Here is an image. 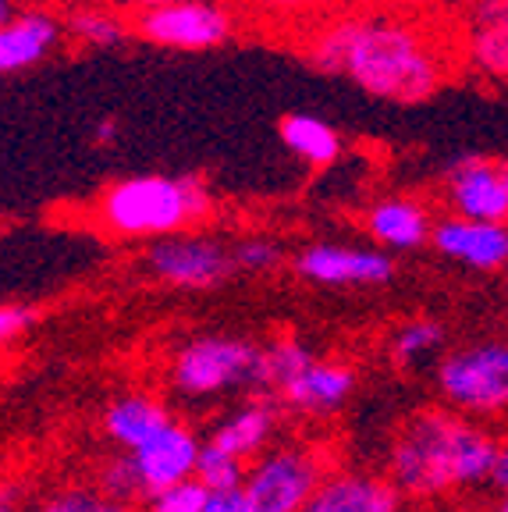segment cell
<instances>
[{"label": "cell", "mask_w": 508, "mask_h": 512, "mask_svg": "<svg viewBox=\"0 0 508 512\" xmlns=\"http://www.w3.org/2000/svg\"><path fill=\"white\" fill-rule=\"evenodd\" d=\"M203 512H256V509L249 502L246 488H235V491H214V495H207Z\"/></svg>", "instance_id": "cell-30"}, {"label": "cell", "mask_w": 508, "mask_h": 512, "mask_svg": "<svg viewBox=\"0 0 508 512\" xmlns=\"http://www.w3.org/2000/svg\"><path fill=\"white\" fill-rule=\"evenodd\" d=\"M36 512H132L128 505H118L104 498L100 491H61V495L47 498Z\"/></svg>", "instance_id": "cell-26"}, {"label": "cell", "mask_w": 508, "mask_h": 512, "mask_svg": "<svg viewBox=\"0 0 508 512\" xmlns=\"http://www.w3.org/2000/svg\"><path fill=\"white\" fill-rule=\"evenodd\" d=\"M210 214V192L199 178L143 175L114 182L100 196V221L118 235H164L171 239L185 224Z\"/></svg>", "instance_id": "cell-3"}, {"label": "cell", "mask_w": 508, "mask_h": 512, "mask_svg": "<svg viewBox=\"0 0 508 512\" xmlns=\"http://www.w3.org/2000/svg\"><path fill=\"white\" fill-rule=\"evenodd\" d=\"M32 324L29 306H0V345L18 338Z\"/></svg>", "instance_id": "cell-29"}, {"label": "cell", "mask_w": 508, "mask_h": 512, "mask_svg": "<svg viewBox=\"0 0 508 512\" xmlns=\"http://www.w3.org/2000/svg\"><path fill=\"white\" fill-rule=\"evenodd\" d=\"M352 388H356V374H352L349 367L313 360L310 367L299 370L278 395L288 406L306 409V413H331V409L345 406Z\"/></svg>", "instance_id": "cell-16"}, {"label": "cell", "mask_w": 508, "mask_h": 512, "mask_svg": "<svg viewBox=\"0 0 508 512\" xmlns=\"http://www.w3.org/2000/svg\"><path fill=\"white\" fill-rule=\"evenodd\" d=\"M445 200L455 217L508 224V178L501 164L487 157H459L448 164Z\"/></svg>", "instance_id": "cell-9"}, {"label": "cell", "mask_w": 508, "mask_h": 512, "mask_svg": "<svg viewBox=\"0 0 508 512\" xmlns=\"http://www.w3.org/2000/svg\"><path fill=\"white\" fill-rule=\"evenodd\" d=\"M231 260H235V267H246V271H270V267L281 264V246L270 239H242L231 249Z\"/></svg>", "instance_id": "cell-27"}, {"label": "cell", "mask_w": 508, "mask_h": 512, "mask_svg": "<svg viewBox=\"0 0 508 512\" xmlns=\"http://www.w3.org/2000/svg\"><path fill=\"white\" fill-rule=\"evenodd\" d=\"M239 18L228 4L217 0H185V4H171V8L157 11H139L132 18V36L157 43V47H175V50H210L217 43L231 40Z\"/></svg>", "instance_id": "cell-6"}, {"label": "cell", "mask_w": 508, "mask_h": 512, "mask_svg": "<svg viewBox=\"0 0 508 512\" xmlns=\"http://www.w3.org/2000/svg\"><path fill=\"white\" fill-rule=\"evenodd\" d=\"M324 484V459L313 448H285L260 459L246 477L256 512H302Z\"/></svg>", "instance_id": "cell-7"}, {"label": "cell", "mask_w": 508, "mask_h": 512, "mask_svg": "<svg viewBox=\"0 0 508 512\" xmlns=\"http://www.w3.org/2000/svg\"><path fill=\"white\" fill-rule=\"evenodd\" d=\"M459 54L480 79L508 82V0H473Z\"/></svg>", "instance_id": "cell-12"}, {"label": "cell", "mask_w": 508, "mask_h": 512, "mask_svg": "<svg viewBox=\"0 0 508 512\" xmlns=\"http://www.w3.org/2000/svg\"><path fill=\"white\" fill-rule=\"evenodd\" d=\"M104 427L121 448L139 452L143 445H150L157 434H164L171 427V416L160 402L146 399V395H125L104 413Z\"/></svg>", "instance_id": "cell-18"}, {"label": "cell", "mask_w": 508, "mask_h": 512, "mask_svg": "<svg viewBox=\"0 0 508 512\" xmlns=\"http://www.w3.org/2000/svg\"><path fill=\"white\" fill-rule=\"evenodd\" d=\"M302 512H398V488L363 473H342L324 480Z\"/></svg>", "instance_id": "cell-15"}, {"label": "cell", "mask_w": 508, "mask_h": 512, "mask_svg": "<svg viewBox=\"0 0 508 512\" xmlns=\"http://www.w3.org/2000/svg\"><path fill=\"white\" fill-rule=\"evenodd\" d=\"M15 18V8H11V0H0V25H8Z\"/></svg>", "instance_id": "cell-35"}, {"label": "cell", "mask_w": 508, "mask_h": 512, "mask_svg": "<svg viewBox=\"0 0 508 512\" xmlns=\"http://www.w3.org/2000/svg\"><path fill=\"white\" fill-rule=\"evenodd\" d=\"M501 441L484 427L469 424L445 409H423L398 427L388 452L391 484L402 495L434 498L452 488L491 480Z\"/></svg>", "instance_id": "cell-2"}, {"label": "cell", "mask_w": 508, "mask_h": 512, "mask_svg": "<svg viewBox=\"0 0 508 512\" xmlns=\"http://www.w3.org/2000/svg\"><path fill=\"white\" fill-rule=\"evenodd\" d=\"M491 484L501 491V498H508V445H501V448H498V456H494Z\"/></svg>", "instance_id": "cell-31"}, {"label": "cell", "mask_w": 508, "mask_h": 512, "mask_svg": "<svg viewBox=\"0 0 508 512\" xmlns=\"http://www.w3.org/2000/svg\"><path fill=\"white\" fill-rule=\"evenodd\" d=\"M437 384L462 413H508V342H477L448 352L437 367Z\"/></svg>", "instance_id": "cell-5"}, {"label": "cell", "mask_w": 508, "mask_h": 512, "mask_svg": "<svg viewBox=\"0 0 508 512\" xmlns=\"http://www.w3.org/2000/svg\"><path fill=\"white\" fill-rule=\"evenodd\" d=\"M295 271L313 285H388L395 278V260L381 249L317 242L295 256Z\"/></svg>", "instance_id": "cell-10"}, {"label": "cell", "mask_w": 508, "mask_h": 512, "mask_svg": "<svg viewBox=\"0 0 508 512\" xmlns=\"http://www.w3.org/2000/svg\"><path fill=\"white\" fill-rule=\"evenodd\" d=\"M253 25H267V29H285V25H310L320 18V11L331 0H235Z\"/></svg>", "instance_id": "cell-22"}, {"label": "cell", "mask_w": 508, "mask_h": 512, "mask_svg": "<svg viewBox=\"0 0 508 512\" xmlns=\"http://www.w3.org/2000/svg\"><path fill=\"white\" fill-rule=\"evenodd\" d=\"M366 232L384 249H416L430 242L434 221H430L427 207L413 200H381L366 214Z\"/></svg>", "instance_id": "cell-17"}, {"label": "cell", "mask_w": 508, "mask_h": 512, "mask_svg": "<svg viewBox=\"0 0 508 512\" xmlns=\"http://www.w3.org/2000/svg\"><path fill=\"white\" fill-rule=\"evenodd\" d=\"M278 136L295 157H302L313 168H327L342 157V136L313 114H285L278 121Z\"/></svg>", "instance_id": "cell-19"}, {"label": "cell", "mask_w": 508, "mask_h": 512, "mask_svg": "<svg viewBox=\"0 0 508 512\" xmlns=\"http://www.w3.org/2000/svg\"><path fill=\"white\" fill-rule=\"evenodd\" d=\"M61 32V18L50 11H22L8 25H0V75L40 64L57 47Z\"/></svg>", "instance_id": "cell-14"}, {"label": "cell", "mask_w": 508, "mask_h": 512, "mask_svg": "<svg viewBox=\"0 0 508 512\" xmlns=\"http://www.w3.org/2000/svg\"><path fill=\"white\" fill-rule=\"evenodd\" d=\"M270 427H274V406L253 402V406L228 416V420L214 431L210 445L221 448V452H228V456H235V459H246L263 448V441L270 438Z\"/></svg>", "instance_id": "cell-20"}, {"label": "cell", "mask_w": 508, "mask_h": 512, "mask_svg": "<svg viewBox=\"0 0 508 512\" xmlns=\"http://www.w3.org/2000/svg\"><path fill=\"white\" fill-rule=\"evenodd\" d=\"M306 61L327 75H349L370 96L420 104L448 82L455 50L413 18L352 11L313 25Z\"/></svg>", "instance_id": "cell-1"}, {"label": "cell", "mask_w": 508, "mask_h": 512, "mask_svg": "<svg viewBox=\"0 0 508 512\" xmlns=\"http://www.w3.org/2000/svg\"><path fill=\"white\" fill-rule=\"evenodd\" d=\"M199 448L203 445H199L185 427L171 424L164 434H157L150 445L132 452L135 463H139V473H143L146 498H157V495H164V491L185 484L189 477H196Z\"/></svg>", "instance_id": "cell-13"}, {"label": "cell", "mask_w": 508, "mask_h": 512, "mask_svg": "<svg viewBox=\"0 0 508 512\" xmlns=\"http://www.w3.org/2000/svg\"><path fill=\"white\" fill-rule=\"evenodd\" d=\"M171 377L178 392L189 399H203L224 388H260L263 392V349L224 335L192 338L175 356Z\"/></svg>", "instance_id": "cell-4"}, {"label": "cell", "mask_w": 508, "mask_h": 512, "mask_svg": "<svg viewBox=\"0 0 508 512\" xmlns=\"http://www.w3.org/2000/svg\"><path fill=\"white\" fill-rule=\"evenodd\" d=\"M207 495L210 491L203 488L199 480H185V484H178V488H171V491H164V495L153 498L150 512H203Z\"/></svg>", "instance_id": "cell-28"}, {"label": "cell", "mask_w": 508, "mask_h": 512, "mask_svg": "<svg viewBox=\"0 0 508 512\" xmlns=\"http://www.w3.org/2000/svg\"><path fill=\"white\" fill-rule=\"evenodd\" d=\"M125 4L139 15V11H157V8H171V4H185V0H125Z\"/></svg>", "instance_id": "cell-33"}, {"label": "cell", "mask_w": 508, "mask_h": 512, "mask_svg": "<svg viewBox=\"0 0 508 512\" xmlns=\"http://www.w3.org/2000/svg\"><path fill=\"white\" fill-rule=\"evenodd\" d=\"M118 118H104L100 121V125H96V143H114V139H118Z\"/></svg>", "instance_id": "cell-32"}, {"label": "cell", "mask_w": 508, "mask_h": 512, "mask_svg": "<svg viewBox=\"0 0 508 512\" xmlns=\"http://www.w3.org/2000/svg\"><path fill=\"white\" fill-rule=\"evenodd\" d=\"M441 345H445V328H441L437 320L420 317V320H409V324H402V328L395 331V338H391V356H395L402 367H409V363L437 352Z\"/></svg>", "instance_id": "cell-24"}, {"label": "cell", "mask_w": 508, "mask_h": 512, "mask_svg": "<svg viewBox=\"0 0 508 512\" xmlns=\"http://www.w3.org/2000/svg\"><path fill=\"white\" fill-rule=\"evenodd\" d=\"M196 480L214 495V491H235L246 484V473H242V459L228 456L221 448L203 445L199 448V463H196Z\"/></svg>", "instance_id": "cell-25"}, {"label": "cell", "mask_w": 508, "mask_h": 512, "mask_svg": "<svg viewBox=\"0 0 508 512\" xmlns=\"http://www.w3.org/2000/svg\"><path fill=\"white\" fill-rule=\"evenodd\" d=\"M505 288H508V285H505Z\"/></svg>", "instance_id": "cell-38"}, {"label": "cell", "mask_w": 508, "mask_h": 512, "mask_svg": "<svg viewBox=\"0 0 508 512\" xmlns=\"http://www.w3.org/2000/svg\"><path fill=\"white\" fill-rule=\"evenodd\" d=\"M494 512H508V498H501V505H498Z\"/></svg>", "instance_id": "cell-36"}, {"label": "cell", "mask_w": 508, "mask_h": 512, "mask_svg": "<svg viewBox=\"0 0 508 512\" xmlns=\"http://www.w3.org/2000/svg\"><path fill=\"white\" fill-rule=\"evenodd\" d=\"M501 171H505V178H508V160H505V164H501Z\"/></svg>", "instance_id": "cell-37"}, {"label": "cell", "mask_w": 508, "mask_h": 512, "mask_svg": "<svg viewBox=\"0 0 508 512\" xmlns=\"http://www.w3.org/2000/svg\"><path fill=\"white\" fill-rule=\"evenodd\" d=\"M0 512H18V488L15 484H4V488H0Z\"/></svg>", "instance_id": "cell-34"}, {"label": "cell", "mask_w": 508, "mask_h": 512, "mask_svg": "<svg viewBox=\"0 0 508 512\" xmlns=\"http://www.w3.org/2000/svg\"><path fill=\"white\" fill-rule=\"evenodd\" d=\"M430 246L445 260L473 267V271H501V267H508V224H487L448 214L434 221Z\"/></svg>", "instance_id": "cell-11"}, {"label": "cell", "mask_w": 508, "mask_h": 512, "mask_svg": "<svg viewBox=\"0 0 508 512\" xmlns=\"http://www.w3.org/2000/svg\"><path fill=\"white\" fill-rule=\"evenodd\" d=\"M146 267L157 274V281L175 288H214L235 271L231 249L214 239L182 235V239H160L146 253Z\"/></svg>", "instance_id": "cell-8"}, {"label": "cell", "mask_w": 508, "mask_h": 512, "mask_svg": "<svg viewBox=\"0 0 508 512\" xmlns=\"http://www.w3.org/2000/svg\"><path fill=\"white\" fill-rule=\"evenodd\" d=\"M96 491L104 498H111V502L128 505V509H132L139 498H146L143 473H139V463H135L132 452L111 456L100 466V473H96Z\"/></svg>", "instance_id": "cell-23"}, {"label": "cell", "mask_w": 508, "mask_h": 512, "mask_svg": "<svg viewBox=\"0 0 508 512\" xmlns=\"http://www.w3.org/2000/svg\"><path fill=\"white\" fill-rule=\"evenodd\" d=\"M64 32L86 47H118L132 36V18L104 4H79L64 15Z\"/></svg>", "instance_id": "cell-21"}]
</instances>
